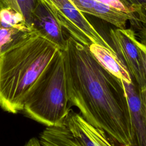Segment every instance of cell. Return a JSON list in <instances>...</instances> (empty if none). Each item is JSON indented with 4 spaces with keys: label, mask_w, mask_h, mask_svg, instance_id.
<instances>
[{
    "label": "cell",
    "mask_w": 146,
    "mask_h": 146,
    "mask_svg": "<svg viewBox=\"0 0 146 146\" xmlns=\"http://www.w3.org/2000/svg\"><path fill=\"white\" fill-rule=\"evenodd\" d=\"M69 107L117 146H133L126 91L121 80L103 68L85 46L71 36L61 50Z\"/></svg>",
    "instance_id": "1"
},
{
    "label": "cell",
    "mask_w": 146,
    "mask_h": 146,
    "mask_svg": "<svg viewBox=\"0 0 146 146\" xmlns=\"http://www.w3.org/2000/svg\"><path fill=\"white\" fill-rule=\"evenodd\" d=\"M60 48L35 33L0 55V107L17 113L25 98Z\"/></svg>",
    "instance_id": "2"
},
{
    "label": "cell",
    "mask_w": 146,
    "mask_h": 146,
    "mask_svg": "<svg viewBox=\"0 0 146 146\" xmlns=\"http://www.w3.org/2000/svg\"><path fill=\"white\" fill-rule=\"evenodd\" d=\"M70 109L64 58L60 50L28 91L22 111L48 127L63 121Z\"/></svg>",
    "instance_id": "3"
},
{
    "label": "cell",
    "mask_w": 146,
    "mask_h": 146,
    "mask_svg": "<svg viewBox=\"0 0 146 146\" xmlns=\"http://www.w3.org/2000/svg\"><path fill=\"white\" fill-rule=\"evenodd\" d=\"M44 1L69 36L88 47L92 43L104 46L117 55L111 44L99 34L70 0Z\"/></svg>",
    "instance_id": "4"
},
{
    "label": "cell",
    "mask_w": 146,
    "mask_h": 146,
    "mask_svg": "<svg viewBox=\"0 0 146 146\" xmlns=\"http://www.w3.org/2000/svg\"><path fill=\"white\" fill-rule=\"evenodd\" d=\"M110 37L117 56L131 74L133 82L140 90L146 87V74L142 63L137 39L131 29H111Z\"/></svg>",
    "instance_id": "5"
},
{
    "label": "cell",
    "mask_w": 146,
    "mask_h": 146,
    "mask_svg": "<svg viewBox=\"0 0 146 146\" xmlns=\"http://www.w3.org/2000/svg\"><path fill=\"white\" fill-rule=\"evenodd\" d=\"M35 33L19 10L0 0V55Z\"/></svg>",
    "instance_id": "6"
},
{
    "label": "cell",
    "mask_w": 146,
    "mask_h": 146,
    "mask_svg": "<svg viewBox=\"0 0 146 146\" xmlns=\"http://www.w3.org/2000/svg\"><path fill=\"white\" fill-rule=\"evenodd\" d=\"M30 26L39 35L63 50L67 37L64 30L55 18L44 0H38L30 17Z\"/></svg>",
    "instance_id": "7"
},
{
    "label": "cell",
    "mask_w": 146,
    "mask_h": 146,
    "mask_svg": "<svg viewBox=\"0 0 146 146\" xmlns=\"http://www.w3.org/2000/svg\"><path fill=\"white\" fill-rule=\"evenodd\" d=\"M64 123L83 146H117L102 131L89 124L79 113L70 109Z\"/></svg>",
    "instance_id": "8"
},
{
    "label": "cell",
    "mask_w": 146,
    "mask_h": 146,
    "mask_svg": "<svg viewBox=\"0 0 146 146\" xmlns=\"http://www.w3.org/2000/svg\"><path fill=\"white\" fill-rule=\"evenodd\" d=\"M70 1L82 13L96 17L118 29H125L128 21L139 22L134 14L119 10L97 0Z\"/></svg>",
    "instance_id": "9"
},
{
    "label": "cell",
    "mask_w": 146,
    "mask_h": 146,
    "mask_svg": "<svg viewBox=\"0 0 146 146\" xmlns=\"http://www.w3.org/2000/svg\"><path fill=\"white\" fill-rule=\"evenodd\" d=\"M130 110L133 132V146H146V117L141 100L140 90L132 82L123 81Z\"/></svg>",
    "instance_id": "10"
},
{
    "label": "cell",
    "mask_w": 146,
    "mask_h": 146,
    "mask_svg": "<svg viewBox=\"0 0 146 146\" xmlns=\"http://www.w3.org/2000/svg\"><path fill=\"white\" fill-rule=\"evenodd\" d=\"M88 48L94 58L109 72L127 83L133 82L125 66L117 56L108 48L96 43L91 44Z\"/></svg>",
    "instance_id": "11"
},
{
    "label": "cell",
    "mask_w": 146,
    "mask_h": 146,
    "mask_svg": "<svg viewBox=\"0 0 146 146\" xmlns=\"http://www.w3.org/2000/svg\"><path fill=\"white\" fill-rule=\"evenodd\" d=\"M39 141L43 146H83L64 120L55 125L46 127L40 135Z\"/></svg>",
    "instance_id": "12"
},
{
    "label": "cell",
    "mask_w": 146,
    "mask_h": 146,
    "mask_svg": "<svg viewBox=\"0 0 146 146\" xmlns=\"http://www.w3.org/2000/svg\"><path fill=\"white\" fill-rule=\"evenodd\" d=\"M97 1L102 2L107 5H109L111 6L112 7H113L119 10H120V11L127 13L134 14L130 10V9L124 4V3L121 0H97Z\"/></svg>",
    "instance_id": "13"
},
{
    "label": "cell",
    "mask_w": 146,
    "mask_h": 146,
    "mask_svg": "<svg viewBox=\"0 0 146 146\" xmlns=\"http://www.w3.org/2000/svg\"><path fill=\"white\" fill-rule=\"evenodd\" d=\"M136 44L139 49L142 63L146 74V43L136 40Z\"/></svg>",
    "instance_id": "14"
},
{
    "label": "cell",
    "mask_w": 146,
    "mask_h": 146,
    "mask_svg": "<svg viewBox=\"0 0 146 146\" xmlns=\"http://www.w3.org/2000/svg\"><path fill=\"white\" fill-rule=\"evenodd\" d=\"M140 95L141 100L143 103V106L144 109L145 115L146 117V87L140 90Z\"/></svg>",
    "instance_id": "15"
},
{
    "label": "cell",
    "mask_w": 146,
    "mask_h": 146,
    "mask_svg": "<svg viewBox=\"0 0 146 146\" xmlns=\"http://www.w3.org/2000/svg\"><path fill=\"white\" fill-rule=\"evenodd\" d=\"M24 146H43L40 142L39 140L35 138V137H33L31 139H30Z\"/></svg>",
    "instance_id": "16"
},
{
    "label": "cell",
    "mask_w": 146,
    "mask_h": 146,
    "mask_svg": "<svg viewBox=\"0 0 146 146\" xmlns=\"http://www.w3.org/2000/svg\"><path fill=\"white\" fill-rule=\"evenodd\" d=\"M5 1H6L7 2H8L10 5H13V6H18V5H17L16 2H15L14 0H3Z\"/></svg>",
    "instance_id": "17"
}]
</instances>
